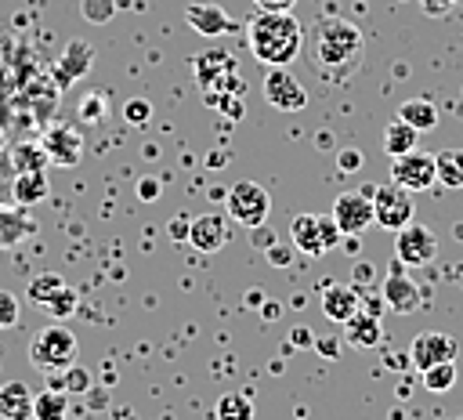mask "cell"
<instances>
[{
    "mask_svg": "<svg viewBox=\"0 0 463 420\" xmlns=\"http://www.w3.org/2000/svg\"><path fill=\"white\" fill-rule=\"evenodd\" d=\"M264 98H268V105L279 109V112H300V109L307 105V91H304V83L289 72V65L268 69V76H264Z\"/></svg>",
    "mask_w": 463,
    "mask_h": 420,
    "instance_id": "obj_11",
    "label": "cell"
},
{
    "mask_svg": "<svg viewBox=\"0 0 463 420\" xmlns=\"http://www.w3.org/2000/svg\"><path fill=\"white\" fill-rule=\"evenodd\" d=\"M434 170H438V185L463 188V148H441V152H434Z\"/></svg>",
    "mask_w": 463,
    "mask_h": 420,
    "instance_id": "obj_24",
    "label": "cell"
},
{
    "mask_svg": "<svg viewBox=\"0 0 463 420\" xmlns=\"http://www.w3.org/2000/svg\"><path fill=\"white\" fill-rule=\"evenodd\" d=\"M137 192H141V199H156V196H159V188H156V181H152V177H145V181L137 185Z\"/></svg>",
    "mask_w": 463,
    "mask_h": 420,
    "instance_id": "obj_41",
    "label": "cell"
},
{
    "mask_svg": "<svg viewBox=\"0 0 463 420\" xmlns=\"http://www.w3.org/2000/svg\"><path fill=\"white\" fill-rule=\"evenodd\" d=\"M83 14H87L90 22H109L112 0H83Z\"/></svg>",
    "mask_w": 463,
    "mask_h": 420,
    "instance_id": "obj_34",
    "label": "cell"
},
{
    "mask_svg": "<svg viewBox=\"0 0 463 420\" xmlns=\"http://www.w3.org/2000/svg\"><path fill=\"white\" fill-rule=\"evenodd\" d=\"M246 47L268 69L293 65V58L304 51V25L293 11H257L246 22Z\"/></svg>",
    "mask_w": 463,
    "mask_h": 420,
    "instance_id": "obj_2",
    "label": "cell"
},
{
    "mask_svg": "<svg viewBox=\"0 0 463 420\" xmlns=\"http://www.w3.org/2000/svg\"><path fill=\"white\" fill-rule=\"evenodd\" d=\"M47 196V174L40 170V167H29V174L22 170L18 177H14V203L18 206H33V203H40Z\"/></svg>",
    "mask_w": 463,
    "mask_h": 420,
    "instance_id": "obj_23",
    "label": "cell"
},
{
    "mask_svg": "<svg viewBox=\"0 0 463 420\" xmlns=\"http://www.w3.org/2000/svg\"><path fill=\"white\" fill-rule=\"evenodd\" d=\"M29 420H33V416H29Z\"/></svg>",
    "mask_w": 463,
    "mask_h": 420,
    "instance_id": "obj_43",
    "label": "cell"
},
{
    "mask_svg": "<svg viewBox=\"0 0 463 420\" xmlns=\"http://www.w3.org/2000/svg\"><path fill=\"white\" fill-rule=\"evenodd\" d=\"M0 416L4 420H29L33 416V391L22 380H7L0 387Z\"/></svg>",
    "mask_w": 463,
    "mask_h": 420,
    "instance_id": "obj_19",
    "label": "cell"
},
{
    "mask_svg": "<svg viewBox=\"0 0 463 420\" xmlns=\"http://www.w3.org/2000/svg\"><path fill=\"white\" fill-rule=\"evenodd\" d=\"M412 192H405L402 185H376L373 188V221L387 232H398L412 221Z\"/></svg>",
    "mask_w": 463,
    "mask_h": 420,
    "instance_id": "obj_7",
    "label": "cell"
},
{
    "mask_svg": "<svg viewBox=\"0 0 463 420\" xmlns=\"http://www.w3.org/2000/svg\"><path fill=\"white\" fill-rule=\"evenodd\" d=\"M90 58H94V51L87 47V43H80V40H72L69 47H65V54L58 58V69H65L61 72V83H69V80H76L87 65H90Z\"/></svg>",
    "mask_w": 463,
    "mask_h": 420,
    "instance_id": "obj_27",
    "label": "cell"
},
{
    "mask_svg": "<svg viewBox=\"0 0 463 420\" xmlns=\"http://www.w3.org/2000/svg\"><path fill=\"white\" fill-rule=\"evenodd\" d=\"M260 11H293L297 0H253Z\"/></svg>",
    "mask_w": 463,
    "mask_h": 420,
    "instance_id": "obj_38",
    "label": "cell"
},
{
    "mask_svg": "<svg viewBox=\"0 0 463 420\" xmlns=\"http://www.w3.org/2000/svg\"><path fill=\"white\" fill-rule=\"evenodd\" d=\"M394 257L405 264V268H423L438 257V235L420 224V221H409L405 228L394 232Z\"/></svg>",
    "mask_w": 463,
    "mask_h": 420,
    "instance_id": "obj_8",
    "label": "cell"
},
{
    "mask_svg": "<svg viewBox=\"0 0 463 420\" xmlns=\"http://www.w3.org/2000/svg\"><path fill=\"white\" fill-rule=\"evenodd\" d=\"M358 308H362V297H358L354 286H344V282H326L322 286V311H326L329 322L344 326Z\"/></svg>",
    "mask_w": 463,
    "mask_h": 420,
    "instance_id": "obj_17",
    "label": "cell"
},
{
    "mask_svg": "<svg viewBox=\"0 0 463 420\" xmlns=\"http://www.w3.org/2000/svg\"><path fill=\"white\" fill-rule=\"evenodd\" d=\"M43 156L58 167H76L83 156V138L76 127H51L43 138Z\"/></svg>",
    "mask_w": 463,
    "mask_h": 420,
    "instance_id": "obj_16",
    "label": "cell"
},
{
    "mask_svg": "<svg viewBox=\"0 0 463 420\" xmlns=\"http://www.w3.org/2000/svg\"><path fill=\"white\" fill-rule=\"evenodd\" d=\"M18 297L11 290H0V329H11L18 322Z\"/></svg>",
    "mask_w": 463,
    "mask_h": 420,
    "instance_id": "obj_32",
    "label": "cell"
},
{
    "mask_svg": "<svg viewBox=\"0 0 463 420\" xmlns=\"http://www.w3.org/2000/svg\"><path fill=\"white\" fill-rule=\"evenodd\" d=\"M250 232H253V243H257V246H275V235H271L264 224H260V228H250Z\"/></svg>",
    "mask_w": 463,
    "mask_h": 420,
    "instance_id": "obj_39",
    "label": "cell"
},
{
    "mask_svg": "<svg viewBox=\"0 0 463 420\" xmlns=\"http://www.w3.org/2000/svg\"><path fill=\"white\" fill-rule=\"evenodd\" d=\"M416 141H420V130L409 127V123L398 119V116L383 127V148H387V156H405V152L416 148Z\"/></svg>",
    "mask_w": 463,
    "mask_h": 420,
    "instance_id": "obj_22",
    "label": "cell"
},
{
    "mask_svg": "<svg viewBox=\"0 0 463 420\" xmlns=\"http://www.w3.org/2000/svg\"><path fill=\"white\" fill-rule=\"evenodd\" d=\"M80 112H83V119H101V101H98V94H90V98L80 105Z\"/></svg>",
    "mask_w": 463,
    "mask_h": 420,
    "instance_id": "obj_37",
    "label": "cell"
},
{
    "mask_svg": "<svg viewBox=\"0 0 463 420\" xmlns=\"http://www.w3.org/2000/svg\"><path fill=\"white\" fill-rule=\"evenodd\" d=\"M188 243L199 253H213L228 243V217L224 214H199L188 221Z\"/></svg>",
    "mask_w": 463,
    "mask_h": 420,
    "instance_id": "obj_14",
    "label": "cell"
},
{
    "mask_svg": "<svg viewBox=\"0 0 463 420\" xmlns=\"http://www.w3.org/2000/svg\"><path fill=\"white\" fill-rule=\"evenodd\" d=\"M58 387H61V391H69V395H80V391H87V387H90V373H87V369H80V366L72 362L69 369H61Z\"/></svg>",
    "mask_w": 463,
    "mask_h": 420,
    "instance_id": "obj_31",
    "label": "cell"
},
{
    "mask_svg": "<svg viewBox=\"0 0 463 420\" xmlns=\"http://www.w3.org/2000/svg\"><path fill=\"white\" fill-rule=\"evenodd\" d=\"M307 65L315 69V76H322L326 83H344L347 76L358 72L362 54H365V40L362 29L340 14H322L311 22V29H304V51Z\"/></svg>",
    "mask_w": 463,
    "mask_h": 420,
    "instance_id": "obj_1",
    "label": "cell"
},
{
    "mask_svg": "<svg viewBox=\"0 0 463 420\" xmlns=\"http://www.w3.org/2000/svg\"><path fill=\"white\" fill-rule=\"evenodd\" d=\"M43 311H51L58 322H65V319L76 311V290H72V286H61V290L51 297V304H47Z\"/></svg>",
    "mask_w": 463,
    "mask_h": 420,
    "instance_id": "obj_30",
    "label": "cell"
},
{
    "mask_svg": "<svg viewBox=\"0 0 463 420\" xmlns=\"http://www.w3.org/2000/svg\"><path fill=\"white\" fill-rule=\"evenodd\" d=\"M184 22H188L199 36H206V40L224 36V33L235 29V18H228V11H224L221 4H188V7H184Z\"/></svg>",
    "mask_w": 463,
    "mask_h": 420,
    "instance_id": "obj_15",
    "label": "cell"
},
{
    "mask_svg": "<svg viewBox=\"0 0 463 420\" xmlns=\"http://www.w3.org/2000/svg\"><path fill=\"white\" fill-rule=\"evenodd\" d=\"M420 301H423V293H420V286H416V279L405 272V264L394 257V264H391V272H387V279H383V304L394 311V315H412L416 308H420Z\"/></svg>",
    "mask_w": 463,
    "mask_h": 420,
    "instance_id": "obj_12",
    "label": "cell"
},
{
    "mask_svg": "<svg viewBox=\"0 0 463 420\" xmlns=\"http://www.w3.org/2000/svg\"><path fill=\"white\" fill-rule=\"evenodd\" d=\"M33 228V221L18 210H0V246H14L25 232Z\"/></svg>",
    "mask_w": 463,
    "mask_h": 420,
    "instance_id": "obj_29",
    "label": "cell"
},
{
    "mask_svg": "<svg viewBox=\"0 0 463 420\" xmlns=\"http://www.w3.org/2000/svg\"><path fill=\"white\" fill-rule=\"evenodd\" d=\"M224 214H232V221L242 228H260L271 214V196L257 181H235L224 192Z\"/></svg>",
    "mask_w": 463,
    "mask_h": 420,
    "instance_id": "obj_5",
    "label": "cell"
},
{
    "mask_svg": "<svg viewBox=\"0 0 463 420\" xmlns=\"http://www.w3.org/2000/svg\"><path fill=\"white\" fill-rule=\"evenodd\" d=\"M213 413L217 420H253V398L246 391H224Z\"/></svg>",
    "mask_w": 463,
    "mask_h": 420,
    "instance_id": "obj_26",
    "label": "cell"
},
{
    "mask_svg": "<svg viewBox=\"0 0 463 420\" xmlns=\"http://www.w3.org/2000/svg\"><path fill=\"white\" fill-rule=\"evenodd\" d=\"M123 116H127V123L141 127V123H148V116H152V105H148L145 98H130V101L123 105Z\"/></svg>",
    "mask_w": 463,
    "mask_h": 420,
    "instance_id": "obj_33",
    "label": "cell"
},
{
    "mask_svg": "<svg viewBox=\"0 0 463 420\" xmlns=\"http://www.w3.org/2000/svg\"><path fill=\"white\" fill-rule=\"evenodd\" d=\"M452 420H463V416H452Z\"/></svg>",
    "mask_w": 463,
    "mask_h": 420,
    "instance_id": "obj_42",
    "label": "cell"
},
{
    "mask_svg": "<svg viewBox=\"0 0 463 420\" xmlns=\"http://www.w3.org/2000/svg\"><path fill=\"white\" fill-rule=\"evenodd\" d=\"M383 337V326H380V315L376 311H354L347 322H344V340L354 344V348H376Z\"/></svg>",
    "mask_w": 463,
    "mask_h": 420,
    "instance_id": "obj_18",
    "label": "cell"
},
{
    "mask_svg": "<svg viewBox=\"0 0 463 420\" xmlns=\"http://www.w3.org/2000/svg\"><path fill=\"white\" fill-rule=\"evenodd\" d=\"M192 72L199 83V94L206 105H217L221 98H242L246 80L239 72V62L224 47H206L203 54L192 58Z\"/></svg>",
    "mask_w": 463,
    "mask_h": 420,
    "instance_id": "obj_3",
    "label": "cell"
},
{
    "mask_svg": "<svg viewBox=\"0 0 463 420\" xmlns=\"http://www.w3.org/2000/svg\"><path fill=\"white\" fill-rule=\"evenodd\" d=\"M456 377H459L456 362H438V366L423 369V387H427V391H434V395H445V391H452Z\"/></svg>",
    "mask_w": 463,
    "mask_h": 420,
    "instance_id": "obj_28",
    "label": "cell"
},
{
    "mask_svg": "<svg viewBox=\"0 0 463 420\" xmlns=\"http://www.w3.org/2000/svg\"><path fill=\"white\" fill-rule=\"evenodd\" d=\"M289 239H293V246H297L300 253H307V257H322L326 250L340 246L344 232L336 228V221H333V217L297 214V217H293V224H289Z\"/></svg>",
    "mask_w": 463,
    "mask_h": 420,
    "instance_id": "obj_6",
    "label": "cell"
},
{
    "mask_svg": "<svg viewBox=\"0 0 463 420\" xmlns=\"http://www.w3.org/2000/svg\"><path fill=\"white\" fill-rule=\"evenodd\" d=\"M61 286H65V279H61L58 272H40V275H33V279H29L25 297H29V304H33V308H47V304H51V297H54Z\"/></svg>",
    "mask_w": 463,
    "mask_h": 420,
    "instance_id": "obj_25",
    "label": "cell"
},
{
    "mask_svg": "<svg viewBox=\"0 0 463 420\" xmlns=\"http://www.w3.org/2000/svg\"><path fill=\"white\" fill-rule=\"evenodd\" d=\"M336 228L344 235H362L373 224V188H358V192H340L333 199V214Z\"/></svg>",
    "mask_w": 463,
    "mask_h": 420,
    "instance_id": "obj_10",
    "label": "cell"
},
{
    "mask_svg": "<svg viewBox=\"0 0 463 420\" xmlns=\"http://www.w3.org/2000/svg\"><path fill=\"white\" fill-rule=\"evenodd\" d=\"M315 348H318L326 358H336V340H329V337H318V340H315Z\"/></svg>",
    "mask_w": 463,
    "mask_h": 420,
    "instance_id": "obj_40",
    "label": "cell"
},
{
    "mask_svg": "<svg viewBox=\"0 0 463 420\" xmlns=\"http://www.w3.org/2000/svg\"><path fill=\"white\" fill-rule=\"evenodd\" d=\"M391 181L402 185L405 192H427L434 188L438 181V170H434V152H405V156H394L391 159Z\"/></svg>",
    "mask_w": 463,
    "mask_h": 420,
    "instance_id": "obj_9",
    "label": "cell"
},
{
    "mask_svg": "<svg viewBox=\"0 0 463 420\" xmlns=\"http://www.w3.org/2000/svg\"><path fill=\"white\" fill-rule=\"evenodd\" d=\"M336 167L340 170H358L362 167V152L358 148H340L336 152Z\"/></svg>",
    "mask_w": 463,
    "mask_h": 420,
    "instance_id": "obj_36",
    "label": "cell"
},
{
    "mask_svg": "<svg viewBox=\"0 0 463 420\" xmlns=\"http://www.w3.org/2000/svg\"><path fill=\"white\" fill-rule=\"evenodd\" d=\"M398 119H405L409 127H416L423 134V130H434L438 127V109H434L430 98H405L398 105Z\"/></svg>",
    "mask_w": 463,
    "mask_h": 420,
    "instance_id": "obj_20",
    "label": "cell"
},
{
    "mask_svg": "<svg viewBox=\"0 0 463 420\" xmlns=\"http://www.w3.org/2000/svg\"><path fill=\"white\" fill-rule=\"evenodd\" d=\"M69 416V391L47 387L33 395V420H65Z\"/></svg>",
    "mask_w": 463,
    "mask_h": 420,
    "instance_id": "obj_21",
    "label": "cell"
},
{
    "mask_svg": "<svg viewBox=\"0 0 463 420\" xmlns=\"http://www.w3.org/2000/svg\"><path fill=\"white\" fill-rule=\"evenodd\" d=\"M76 351H80L76 333L58 319L29 340V362H33V369H40L47 377H58L61 369H69L76 362Z\"/></svg>",
    "mask_w": 463,
    "mask_h": 420,
    "instance_id": "obj_4",
    "label": "cell"
},
{
    "mask_svg": "<svg viewBox=\"0 0 463 420\" xmlns=\"http://www.w3.org/2000/svg\"><path fill=\"white\" fill-rule=\"evenodd\" d=\"M452 358H456V340L449 333H441V329H427V333H420L409 344V362L420 373L430 369V366H438V362H452Z\"/></svg>",
    "mask_w": 463,
    "mask_h": 420,
    "instance_id": "obj_13",
    "label": "cell"
},
{
    "mask_svg": "<svg viewBox=\"0 0 463 420\" xmlns=\"http://www.w3.org/2000/svg\"><path fill=\"white\" fill-rule=\"evenodd\" d=\"M456 4H459V0H420L423 14H430V18H445V14H449Z\"/></svg>",
    "mask_w": 463,
    "mask_h": 420,
    "instance_id": "obj_35",
    "label": "cell"
}]
</instances>
